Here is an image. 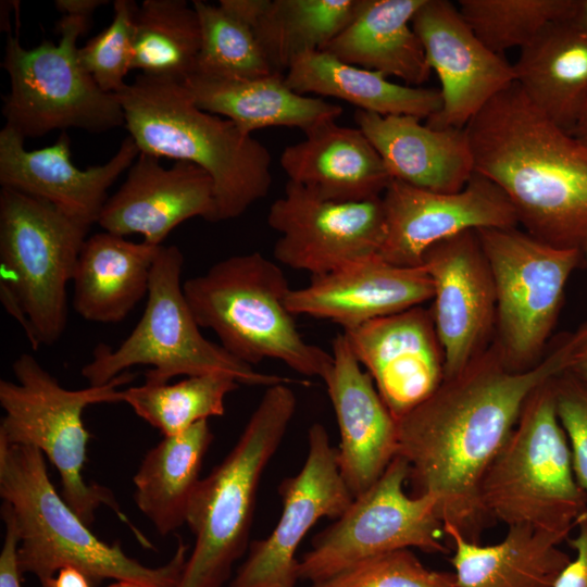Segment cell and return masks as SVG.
Instances as JSON below:
<instances>
[{
  "label": "cell",
  "instance_id": "obj_1",
  "mask_svg": "<svg viewBox=\"0 0 587 587\" xmlns=\"http://www.w3.org/2000/svg\"><path fill=\"white\" fill-rule=\"evenodd\" d=\"M573 333L533 366L516 371L494 341L461 372L397 420L398 455L415 495L437 500L444 524L479 542L491 524L480 502L483 477L515 427L528 397L567 369Z\"/></svg>",
  "mask_w": 587,
  "mask_h": 587
},
{
  "label": "cell",
  "instance_id": "obj_2",
  "mask_svg": "<svg viewBox=\"0 0 587 587\" xmlns=\"http://www.w3.org/2000/svg\"><path fill=\"white\" fill-rule=\"evenodd\" d=\"M475 173L496 184L519 224L558 248L587 243V146L550 121L517 83L464 127Z\"/></svg>",
  "mask_w": 587,
  "mask_h": 587
},
{
  "label": "cell",
  "instance_id": "obj_3",
  "mask_svg": "<svg viewBox=\"0 0 587 587\" xmlns=\"http://www.w3.org/2000/svg\"><path fill=\"white\" fill-rule=\"evenodd\" d=\"M140 152L196 164L213 182L216 220L242 215L271 189L268 149L195 104L180 82L138 74L116 93Z\"/></svg>",
  "mask_w": 587,
  "mask_h": 587
},
{
  "label": "cell",
  "instance_id": "obj_4",
  "mask_svg": "<svg viewBox=\"0 0 587 587\" xmlns=\"http://www.w3.org/2000/svg\"><path fill=\"white\" fill-rule=\"evenodd\" d=\"M0 497L16 521L21 571L41 586L60 569L74 566L95 584L114 579L178 587L188 546L179 540L167 563L150 567L128 557L118 541H102L57 492L40 450L0 438Z\"/></svg>",
  "mask_w": 587,
  "mask_h": 587
},
{
  "label": "cell",
  "instance_id": "obj_5",
  "mask_svg": "<svg viewBox=\"0 0 587 587\" xmlns=\"http://www.w3.org/2000/svg\"><path fill=\"white\" fill-rule=\"evenodd\" d=\"M287 384L266 388L233 449L201 478L186 515L195 536L178 587H222L246 552L262 474L295 415Z\"/></svg>",
  "mask_w": 587,
  "mask_h": 587
},
{
  "label": "cell",
  "instance_id": "obj_6",
  "mask_svg": "<svg viewBox=\"0 0 587 587\" xmlns=\"http://www.w3.org/2000/svg\"><path fill=\"white\" fill-rule=\"evenodd\" d=\"M183 289L200 328L212 330L239 361L252 366L274 359L321 379L330 370L332 353L303 339L286 307L290 288L283 270L262 253L221 260Z\"/></svg>",
  "mask_w": 587,
  "mask_h": 587
},
{
  "label": "cell",
  "instance_id": "obj_7",
  "mask_svg": "<svg viewBox=\"0 0 587 587\" xmlns=\"http://www.w3.org/2000/svg\"><path fill=\"white\" fill-rule=\"evenodd\" d=\"M12 371L15 382L0 380V405L4 411L0 438L34 447L48 458L60 474L63 499L87 526L93 523L96 510L107 505L127 524L143 548H153L122 512L112 491L89 484L84 477L91 437L83 421L85 409L123 402L120 388L136 375L127 371L101 386L67 389L30 353H21L12 363Z\"/></svg>",
  "mask_w": 587,
  "mask_h": 587
},
{
  "label": "cell",
  "instance_id": "obj_8",
  "mask_svg": "<svg viewBox=\"0 0 587 587\" xmlns=\"http://www.w3.org/2000/svg\"><path fill=\"white\" fill-rule=\"evenodd\" d=\"M553 378L526 400L515 427L487 469L479 494L491 522L527 526L565 540L587 507V494L574 474L569 440L557 413Z\"/></svg>",
  "mask_w": 587,
  "mask_h": 587
},
{
  "label": "cell",
  "instance_id": "obj_9",
  "mask_svg": "<svg viewBox=\"0 0 587 587\" xmlns=\"http://www.w3.org/2000/svg\"><path fill=\"white\" fill-rule=\"evenodd\" d=\"M183 265L178 247H160L139 322L115 350L104 344L95 348L80 372L89 385L108 384L136 365L151 366L145 382L153 384L208 373L228 374L247 386L290 384L287 377L255 371L202 335L184 295Z\"/></svg>",
  "mask_w": 587,
  "mask_h": 587
},
{
  "label": "cell",
  "instance_id": "obj_10",
  "mask_svg": "<svg viewBox=\"0 0 587 587\" xmlns=\"http://www.w3.org/2000/svg\"><path fill=\"white\" fill-rule=\"evenodd\" d=\"M89 23L62 15L55 24L59 42L42 40L29 49L8 35L1 62L10 79L2 107L4 126L24 139L55 129L103 133L124 126L116 93L103 91L79 61L77 41Z\"/></svg>",
  "mask_w": 587,
  "mask_h": 587
},
{
  "label": "cell",
  "instance_id": "obj_11",
  "mask_svg": "<svg viewBox=\"0 0 587 587\" xmlns=\"http://www.w3.org/2000/svg\"><path fill=\"white\" fill-rule=\"evenodd\" d=\"M89 226L27 193L0 191V282L13 291L40 345L63 335L68 317L67 285Z\"/></svg>",
  "mask_w": 587,
  "mask_h": 587
},
{
  "label": "cell",
  "instance_id": "obj_12",
  "mask_svg": "<svg viewBox=\"0 0 587 587\" xmlns=\"http://www.w3.org/2000/svg\"><path fill=\"white\" fill-rule=\"evenodd\" d=\"M496 294V337L513 370L535 365L548 342L583 250L558 248L512 228L476 230Z\"/></svg>",
  "mask_w": 587,
  "mask_h": 587
},
{
  "label": "cell",
  "instance_id": "obj_13",
  "mask_svg": "<svg viewBox=\"0 0 587 587\" xmlns=\"http://www.w3.org/2000/svg\"><path fill=\"white\" fill-rule=\"evenodd\" d=\"M408 462L397 455L383 475L329 526L316 534L299 560V578L312 584L379 554L417 548L449 551L437 500L429 494L409 496Z\"/></svg>",
  "mask_w": 587,
  "mask_h": 587
},
{
  "label": "cell",
  "instance_id": "obj_14",
  "mask_svg": "<svg viewBox=\"0 0 587 587\" xmlns=\"http://www.w3.org/2000/svg\"><path fill=\"white\" fill-rule=\"evenodd\" d=\"M267 224L279 234L274 258L311 277L379 254L386 235L382 198L325 200L291 182L270 207Z\"/></svg>",
  "mask_w": 587,
  "mask_h": 587
},
{
  "label": "cell",
  "instance_id": "obj_15",
  "mask_svg": "<svg viewBox=\"0 0 587 587\" xmlns=\"http://www.w3.org/2000/svg\"><path fill=\"white\" fill-rule=\"evenodd\" d=\"M278 492L283 508L277 524L267 537L250 544L229 587H295L300 579L296 552L307 533L322 517L341 516L353 501L322 424L309 428L303 466L280 483Z\"/></svg>",
  "mask_w": 587,
  "mask_h": 587
},
{
  "label": "cell",
  "instance_id": "obj_16",
  "mask_svg": "<svg viewBox=\"0 0 587 587\" xmlns=\"http://www.w3.org/2000/svg\"><path fill=\"white\" fill-rule=\"evenodd\" d=\"M386 235L379 255L400 266H420L433 245L466 230L519 224L503 191L474 173L457 192H435L392 179L382 196Z\"/></svg>",
  "mask_w": 587,
  "mask_h": 587
},
{
  "label": "cell",
  "instance_id": "obj_17",
  "mask_svg": "<svg viewBox=\"0 0 587 587\" xmlns=\"http://www.w3.org/2000/svg\"><path fill=\"white\" fill-rule=\"evenodd\" d=\"M421 265L433 282L435 328L442 348L445 378L461 372L489 345L496 326V294L476 230L429 247Z\"/></svg>",
  "mask_w": 587,
  "mask_h": 587
},
{
  "label": "cell",
  "instance_id": "obj_18",
  "mask_svg": "<svg viewBox=\"0 0 587 587\" xmlns=\"http://www.w3.org/2000/svg\"><path fill=\"white\" fill-rule=\"evenodd\" d=\"M412 27L441 86V109L426 120L428 126L464 128L515 82L513 64L488 49L450 1L425 0L412 18Z\"/></svg>",
  "mask_w": 587,
  "mask_h": 587
},
{
  "label": "cell",
  "instance_id": "obj_19",
  "mask_svg": "<svg viewBox=\"0 0 587 587\" xmlns=\"http://www.w3.org/2000/svg\"><path fill=\"white\" fill-rule=\"evenodd\" d=\"M344 333L396 420L445 378L444 352L428 309L414 307Z\"/></svg>",
  "mask_w": 587,
  "mask_h": 587
},
{
  "label": "cell",
  "instance_id": "obj_20",
  "mask_svg": "<svg viewBox=\"0 0 587 587\" xmlns=\"http://www.w3.org/2000/svg\"><path fill=\"white\" fill-rule=\"evenodd\" d=\"M24 140L11 128L2 127L1 187L45 200L89 227L98 223L109 199L108 189L140 152L128 135L105 163L79 168L71 159V139L66 132H61L52 145L41 149L27 150Z\"/></svg>",
  "mask_w": 587,
  "mask_h": 587
},
{
  "label": "cell",
  "instance_id": "obj_21",
  "mask_svg": "<svg viewBox=\"0 0 587 587\" xmlns=\"http://www.w3.org/2000/svg\"><path fill=\"white\" fill-rule=\"evenodd\" d=\"M213 188L210 175L193 163L176 161L164 167L159 158L139 152L97 224L105 232L140 235L145 242L162 246L189 218L217 222Z\"/></svg>",
  "mask_w": 587,
  "mask_h": 587
},
{
  "label": "cell",
  "instance_id": "obj_22",
  "mask_svg": "<svg viewBox=\"0 0 587 587\" xmlns=\"http://www.w3.org/2000/svg\"><path fill=\"white\" fill-rule=\"evenodd\" d=\"M333 364L323 382L340 433L341 476L353 498L367 490L398 455V424L345 333L332 345Z\"/></svg>",
  "mask_w": 587,
  "mask_h": 587
},
{
  "label": "cell",
  "instance_id": "obj_23",
  "mask_svg": "<svg viewBox=\"0 0 587 587\" xmlns=\"http://www.w3.org/2000/svg\"><path fill=\"white\" fill-rule=\"evenodd\" d=\"M433 282L420 266L392 264L379 254L290 289L286 307L292 315L337 323L344 332L370 321L419 307L433 299Z\"/></svg>",
  "mask_w": 587,
  "mask_h": 587
},
{
  "label": "cell",
  "instance_id": "obj_24",
  "mask_svg": "<svg viewBox=\"0 0 587 587\" xmlns=\"http://www.w3.org/2000/svg\"><path fill=\"white\" fill-rule=\"evenodd\" d=\"M326 121L287 146L279 164L288 182L338 202L382 198L392 180L380 155L358 127Z\"/></svg>",
  "mask_w": 587,
  "mask_h": 587
},
{
  "label": "cell",
  "instance_id": "obj_25",
  "mask_svg": "<svg viewBox=\"0 0 587 587\" xmlns=\"http://www.w3.org/2000/svg\"><path fill=\"white\" fill-rule=\"evenodd\" d=\"M357 127L366 136L392 179L435 192H457L474 171L464 128H434L410 115L357 110Z\"/></svg>",
  "mask_w": 587,
  "mask_h": 587
},
{
  "label": "cell",
  "instance_id": "obj_26",
  "mask_svg": "<svg viewBox=\"0 0 587 587\" xmlns=\"http://www.w3.org/2000/svg\"><path fill=\"white\" fill-rule=\"evenodd\" d=\"M425 0H357L352 18L322 50L338 60L420 87L430 66L412 18Z\"/></svg>",
  "mask_w": 587,
  "mask_h": 587
},
{
  "label": "cell",
  "instance_id": "obj_27",
  "mask_svg": "<svg viewBox=\"0 0 587 587\" xmlns=\"http://www.w3.org/2000/svg\"><path fill=\"white\" fill-rule=\"evenodd\" d=\"M160 247L105 230L88 237L72 280L76 313L95 323L123 321L148 295Z\"/></svg>",
  "mask_w": 587,
  "mask_h": 587
},
{
  "label": "cell",
  "instance_id": "obj_28",
  "mask_svg": "<svg viewBox=\"0 0 587 587\" xmlns=\"http://www.w3.org/2000/svg\"><path fill=\"white\" fill-rule=\"evenodd\" d=\"M183 85L197 107L232 121L248 135L266 127H297L305 133L342 113L338 104L294 91L279 73L249 79L192 74Z\"/></svg>",
  "mask_w": 587,
  "mask_h": 587
},
{
  "label": "cell",
  "instance_id": "obj_29",
  "mask_svg": "<svg viewBox=\"0 0 587 587\" xmlns=\"http://www.w3.org/2000/svg\"><path fill=\"white\" fill-rule=\"evenodd\" d=\"M520 50L515 83L571 134L587 103V33L569 18L555 21Z\"/></svg>",
  "mask_w": 587,
  "mask_h": 587
},
{
  "label": "cell",
  "instance_id": "obj_30",
  "mask_svg": "<svg viewBox=\"0 0 587 587\" xmlns=\"http://www.w3.org/2000/svg\"><path fill=\"white\" fill-rule=\"evenodd\" d=\"M453 554L457 587H553L571 558L552 534L510 526L503 540L483 546L444 524Z\"/></svg>",
  "mask_w": 587,
  "mask_h": 587
},
{
  "label": "cell",
  "instance_id": "obj_31",
  "mask_svg": "<svg viewBox=\"0 0 587 587\" xmlns=\"http://www.w3.org/2000/svg\"><path fill=\"white\" fill-rule=\"evenodd\" d=\"M294 91L341 99L379 115L427 120L441 109L439 90L390 82L382 73L345 63L324 51L299 57L284 74Z\"/></svg>",
  "mask_w": 587,
  "mask_h": 587
},
{
  "label": "cell",
  "instance_id": "obj_32",
  "mask_svg": "<svg viewBox=\"0 0 587 587\" xmlns=\"http://www.w3.org/2000/svg\"><path fill=\"white\" fill-rule=\"evenodd\" d=\"M213 440L208 421L164 436L143 457L133 477L134 500L160 535L186 524L190 499L201 479L203 458Z\"/></svg>",
  "mask_w": 587,
  "mask_h": 587
},
{
  "label": "cell",
  "instance_id": "obj_33",
  "mask_svg": "<svg viewBox=\"0 0 587 587\" xmlns=\"http://www.w3.org/2000/svg\"><path fill=\"white\" fill-rule=\"evenodd\" d=\"M357 0H268L252 30L274 73L322 51L350 22Z\"/></svg>",
  "mask_w": 587,
  "mask_h": 587
},
{
  "label": "cell",
  "instance_id": "obj_34",
  "mask_svg": "<svg viewBox=\"0 0 587 587\" xmlns=\"http://www.w3.org/2000/svg\"><path fill=\"white\" fill-rule=\"evenodd\" d=\"M133 70L183 83L201 45L198 14L185 0H145L135 13Z\"/></svg>",
  "mask_w": 587,
  "mask_h": 587
},
{
  "label": "cell",
  "instance_id": "obj_35",
  "mask_svg": "<svg viewBox=\"0 0 587 587\" xmlns=\"http://www.w3.org/2000/svg\"><path fill=\"white\" fill-rule=\"evenodd\" d=\"M239 385L224 373L187 376L174 384L145 382L123 389V402L163 436H172L209 417L224 415L225 399Z\"/></svg>",
  "mask_w": 587,
  "mask_h": 587
},
{
  "label": "cell",
  "instance_id": "obj_36",
  "mask_svg": "<svg viewBox=\"0 0 587 587\" xmlns=\"http://www.w3.org/2000/svg\"><path fill=\"white\" fill-rule=\"evenodd\" d=\"M201 45L193 74L220 79H249L271 75L252 28L220 4L193 0Z\"/></svg>",
  "mask_w": 587,
  "mask_h": 587
},
{
  "label": "cell",
  "instance_id": "obj_37",
  "mask_svg": "<svg viewBox=\"0 0 587 587\" xmlns=\"http://www.w3.org/2000/svg\"><path fill=\"white\" fill-rule=\"evenodd\" d=\"M574 0H459L458 9L491 51L522 49L555 21L569 18Z\"/></svg>",
  "mask_w": 587,
  "mask_h": 587
},
{
  "label": "cell",
  "instance_id": "obj_38",
  "mask_svg": "<svg viewBox=\"0 0 587 587\" xmlns=\"http://www.w3.org/2000/svg\"><path fill=\"white\" fill-rule=\"evenodd\" d=\"M132 0H116L111 24L78 48L82 65L105 92L117 93L133 70L135 13Z\"/></svg>",
  "mask_w": 587,
  "mask_h": 587
},
{
  "label": "cell",
  "instance_id": "obj_39",
  "mask_svg": "<svg viewBox=\"0 0 587 587\" xmlns=\"http://www.w3.org/2000/svg\"><path fill=\"white\" fill-rule=\"evenodd\" d=\"M311 587H457L450 572L427 569L410 549L360 561Z\"/></svg>",
  "mask_w": 587,
  "mask_h": 587
},
{
  "label": "cell",
  "instance_id": "obj_40",
  "mask_svg": "<svg viewBox=\"0 0 587 587\" xmlns=\"http://www.w3.org/2000/svg\"><path fill=\"white\" fill-rule=\"evenodd\" d=\"M557 413L569 440L573 470L587 494V383L569 371L553 378Z\"/></svg>",
  "mask_w": 587,
  "mask_h": 587
},
{
  "label": "cell",
  "instance_id": "obj_41",
  "mask_svg": "<svg viewBox=\"0 0 587 587\" xmlns=\"http://www.w3.org/2000/svg\"><path fill=\"white\" fill-rule=\"evenodd\" d=\"M1 516L5 532L0 552V587H22V571L18 563L20 535L11 508L2 502Z\"/></svg>",
  "mask_w": 587,
  "mask_h": 587
},
{
  "label": "cell",
  "instance_id": "obj_42",
  "mask_svg": "<svg viewBox=\"0 0 587 587\" xmlns=\"http://www.w3.org/2000/svg\"><path fill=\"white\" fill-rule=\"evenodd\" d=\"M574 529L576 534L569 538V544L575 557L562 570L553 587H587V507L577 519Z\"/></svg>",
  "mask_w": 587,
  "mask_h": 587
},
{
  "label": "cell",
  "instance_id": "obj_43",
  "mask_svg": "<svg viewBox=\"0 0 587 587\" xmlns=\"http://www.w3.org/2000/svg\"><path fill=\"white\" fill-rule=\"evenodd\" d=\"M0 300L5 311L23 327L24 334L33 350H37L41 345L35 334L33 325L13 291L3 282H0Z\"/></svg>",
  "mask_w": 587,
  "mask_h": 587
},
{
  "label": "cell",
  "instance_id": "obj_44",
  "mask_svg": "<svg viewBox=\"0 0 587 587\" xmlns=\"http://www.w3.org/2000/svg\"><path fill=\"white\" fill-rule=\"evenodd\" d=\"M574 337L575 344L565 371L587 383V323L574 332Z\"/></svg>",
  "mask_w": 587,
  "mask_h": 587
},
{
  "label": "cell",
  "instance_id": "obj_45",
  "mask_svg": "<svg viewBox=\"0 0 587 587\" xmlns=\"http://www.w3.org/2000/svg\"><path fill=\"white\" fill-rule=\"evenodd\" d=\"M93 585L95 583L83 571L65 566L42 587H93Z\"/></svg>",
  "mask_w": 587,
  "mask_h": 587
},
{
  "label": "cell",
  "instance_id": "obj_46",
  "mask_svg": "<svg viewBox=\"0 0 587 587\" xmlns=\"http://www.w3.org/2000/svg\"><path fill=\"white\" fill-rule=\"evenodd\" d=\"M108 2L107 0H57L54 5L62 15L90 20L96 9Z\"/></svg>",
  "mask_w": 587,
  "mask_h": 587
},
{
  "label": "cell",
  "instance_id": "obj_47",
  "mask_svg": "<svg viewBox=\"0 0 587 587\" xmlns=\"http://www.w3.org/2000/svg\"><path fill=\"white\" fill-rule=\"evenodd\" d=\"M569 20L587 33V0H574Z\"/></svg>",
  "mask_w": 587,
  "mask_h": 587
},
{
  "label": "cell",
  "instance_id": "obj_48",
  "mask_svg": "<svg viewBox=\"0 0 587 587\" xmlns=\"http://www.w3.org/2000/svg\"><path fill=\"white\" fill-rule=\"evenodd\" d=\"M571 134L582 143L587 146V103L582 110Z\"/></svg>",
  "mask_w": 587,
  "mask_h": 587
},
{
  "label": "cell",
  "instance_id": "obj_49",
  "mask_svg": "<svg viewBox=\"0 0 587 587\" xmlns=\"http://www.w3.org/2000/svg\"><path fill=\"white\" fill-rule=\"evenodd\" d=\"M108 587H148V586L139 584V583H135V582H129V580H115Z\"/></svg>",
  "mask_w": 587,
  "mask_h": 587
},
{
  "label": "cell",
  "instance_id": "obj_50",
  "mask_svg": "<svg viewBox=\"0 0 587 587\" xmlns=\"http://www.w3.org/2000/svg\"><path fill=\"white\" fill-rule=\"evenodd\" d=\"M584 252L587 253V243H586V246H585V248H584Z\"/></svg>",
  "mask_w": 587,
  "mask_h": 587
}]
</instances>
